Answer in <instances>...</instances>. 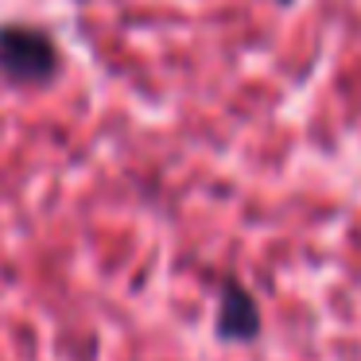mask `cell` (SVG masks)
<instances>
[{"label": "cell", "instance_id": "cell-1", "mask_svg": "<svg viewBox=\"0 0 361 361\" xmlns=\"http://www.w3.org/2000/svg\"><path fill=\"white\" fill-rule=\"evenodd\" d=\"M59 66V51L51 43V35H43L39 27H4L0 32V74H8L16 82H47Z\"/></svg>", "mask_w": 361, "mask_h": 361}, {"label": "cell", "instance_id": "cell-2", "mask_svg": "<svg viewBox=\"0 0 361 361\" xmlns=\"http://www.w3.org/2000/svg\"><path fill=\"white\" fill-rule=\"evenodd\" d=\"M260 330V311L252 295L237 280L226 283L221 291V311H218V334L221 338H252Z\"/></svg>", "mask_w": 361, "mask_h": 361}]
</instances>
